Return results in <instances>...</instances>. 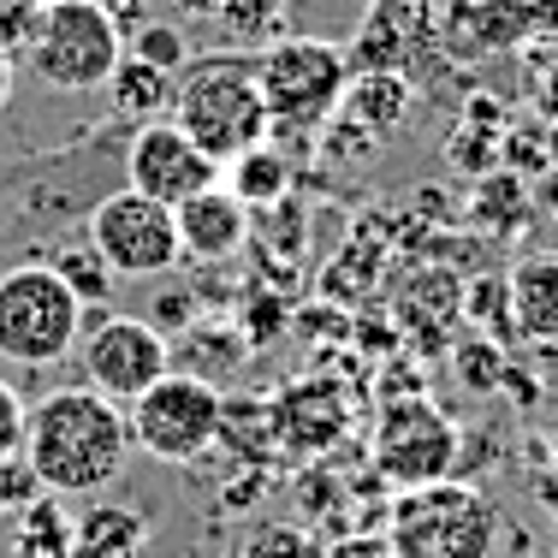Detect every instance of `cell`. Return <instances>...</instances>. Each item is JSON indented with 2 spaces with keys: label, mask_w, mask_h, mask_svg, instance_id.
Wrapping results in <instances>:
<instances>
[{
  "label": "cell",
  "mask_w": 558,
  "mask_h": 558,
  "mask_svg": "<svg viewBox=\"0 0 558 558\" xmlns=\"http://www.w3.org/2000/svg\"><path fill=\"white\" fill-rule=\"evenodd\" d=\"M84 339V303L48 262L0 274V356L19 368H48L77 351Z\"/></svg>",
  "instance_id": "cell-4"
},
{
  "label": "cell",
  "mask_w": 558,
  "mask_h": 558,
  "mask_svg": "<svg viewBox=\"0 0 558 558\" xmlns=\"http://www.w3.org/2000/svg\"><path fill=\"white\" fill-rule=\"evenodd\" d=\"M108 101H113V113L119 119H131V125H143V119H161L172 108V72H161V65H149V60H137L125 48L113 65V77L108 84Z\"/></svg>",
  "instance_id": "cell-20"
},
{
  "label": "cell",
  "mask_w": 558,
  "mask_h": 558,
  "mask_svg": "<svg viewBox=\"0 0 558 558\" xmlns=\"http://www.w3.org/2000/svg\"><path fill=\"white\" fill-rule=\"evenodd\" d=\"M24 416H31V410H24V398L0 380V463L24 451Z\"/></svg>",
  "instance_id": "cell-34"
},
{
  "label": "cell",
  "mask_w": 558,
  "mask_h": 558,
  "mask_svg": "<svg viewBox=\"0 0 558 558\" xmlns=\"http://www.w3.org/2000/svg\"><path fill=\"white\" fill-rule=\"evenodd\" d=\"M256 54L262 48H215V54H191L184 72L172 77V119L220 167L274 131L256 84Z\"/></svg>",
  "instance_id": "cell-2"
},
{
  "label": "cell",
  "mask_w": 558,
  "mask_h": 558,
  "mask_svg": "<svg viewBox=\"0 0 558 558\" xmlns=\"http://www.w3.org/2000/svg\"><path fill=\"white\" fill-rule=\"evenodd\" d=\"M131 54L179 77V72H184V60H191V43H184L179 24H155V19H149L143 31H131Z\"/></svg>",
  "instance_id": "cell-30"
},
{
  "label": "cell",
  "mask_w": 558,
  "mask_h": 558,
  "mask_svg": "<svg viewBox=\"0 0 558 558\" xmlns=\"http://www.w3.org/2000/svg\"><path fill=\"white\" fill-rule=\"evenodd\" d=\"M172 7H179L184 19H215V7H220V0H172Z\"/></svg>",
  "instance_id": "cell-39"
},
{
  "label": "cell",
  "mask_w": 558,
  "mask_h": 558,
  "mask_svg": "<svg viewBox=\"0 0 558 558\" xmlns=\"http://www.w3.org/2000/svg\"><path fill=\"white\" fill-rule=\"evenodd\" d=\"M89 244L125 279H155V274H172L184 262L172 208L143 196V191H131V184H119V191H108L89 208Z\"/></svg>",
  "instance_id": "cell-9"
},
{
  "label": "cell",
  "mask_w": 558,
  "mask_h": 558,
  "mask_svg": "<svg viewBox=\"0 0 558 558\" xmlns=\"http://www.w3.org/2000/svg\"><path fill=\"white\" fill-rule=\"evenodd\" d=\"M475 203H470V215L482 220V226H505V232H523L529 215H535V203H529V179L523 172H511V167H494V172H482L475 179Z\"/></svg>",
  "instance_id": "cell-22"
},
{
  "label": "cell",
  "mask_w": 558,
  "mask_h": 558,
  "mask_svg": "<svg viewBox=\"0 0 558 558\" xmlns=\"http://www.w3.org/2000/svg\"><path fill=\"white\" fill-rule=\"evenodd\" d=\"M12 558H72V511H65L60 494H36L19 511Z\"/></svg>",
  "instance_id": "cell-21"
},
{
  "label": "cell",
  "mask_w": 558,
  "mask_h": 558,
  "mask_svg": "<svg viewBox=\"0 0 558 558\" xmlns=\"http://www.w3.org/2000/svg\"><path fill=\"white\" fill-rule=\"evenodd\" d=\"M36 494H43V482H36V470H31V458H7L0 463V511H24Z\"/></svg>",
  "instance_id": "cell-32"
},
{
  "label": "cell",
  "mask_w": 558,
  "mask_h": 558,
  "mask_svg": "<svg viewBox=\"0 0 558 558\" xmlns=\"http://www.w3.org/2000/svg\"><path fill=\"white\" fill-rule=\"evenodd\" d=\"M119 54H125V31L108 19L101 0H48L36 36L24 43L19 60H31V72L60 96H84L113 77Z\"/></svg>",
  "instance_id": "cell-6"
},
{
  "label": "cell",
  "mask_w": 558,
  "mask_h": 558,
  "mask_svg": "<svg viewBox=\"0 0 558 558\" xmlns=\"http://www.w3.org/2000/svg\"><path fill=\"white\" fill-rule=\"evenodd\" d=\"M529 203H535V215H553L558 220V161H547L535 172V184H529Z\"/></svg>",
  "instance_id": "cell-35"
},
{
  "label": "cell",
  "mask_w": 558,
  "mask_h": 558,
  "mask_svg": "<svg viewBox=\"0 0 558 558\" xmlns=\"http://www.w3.org/2000/svg\"><path fill=\"white\" fill-rule=\"evenodd\" d=\"M505 363H511V356H505V344L499 339H487V333H475L470 344H458V351H451V368H458V387L463 392H499V380H505Z\"/></svg>",
  "instance_id": "cell-27"
},
{
  "label": "cell",
  "mask_w": 558,
  "mask_h": 558,
  "mask_svg": "<svg viewBox=\"0 0 558 558\" xmlns=\"http://www.w3.org/2000/svg\"><path fill=\"white\" fill-rule=\"evenodd\" d=\"M250 351H256V344H250L244 327H232V322H191L179 333V344H172V368H179V375L208 380V387H226V380L250 363Z\"/></svg>",
  "instance_id": "cell-16"
},
{
  "label": "cell",
  "mask_w": 558,
  "mask_h": 558,
  "mask_svg": "<svg viewBox=\"0 0 558 558\" xmlns=\"http://www.w3.org/2000/svg\"><path fill=\"white\" fill-rule=\"evenodd\" d=\"M36 7H48V0H36Z\"/></svg>",
  "instance_id": "cell-42"
},
{
  "label": "cell",
  "mask_w": 558,
  "mask_h": 558,
  "mask_svg": "<svg viewBox=\"0 0 558 558\" xmlns=\"http://www.w3.org/2000/svg\"><path fill=\"white\" fill-rule=\"evenodd\" d=\"M523 96L541 119H558V36L523 48Z\"/></svg>",
  "instance_id": "cell-28"
},
{
  "label": "cell",
  "mask_w": 558,
  "mask_h": 558,
  "mask_svg": "<svg viewBox=\"0 0 558 558\" xmlns=\"http://www.w3.org/2000/svg\"><path fill=\"white\" fill-rule=\"evenodd\" d=\"M125 416H131V446L149 451L155 463H196L220 446L226 392L196 380V375L167 368L149 392L131 398Z\"/></svg>",
  "instance_id": "cell-7"
},
{
  "label": "cell",
  "mask_w": 558,
  "mask_h": 558,
  "mask_svg": "<svg viewBox=\"0 0 558 558\" xmlns=\"http://www.w3.org/2000/svg\"><path fill=\"white\" fill-rule=\"evenodd\" d=\"M101 7H108V19L119 31H143L149 24V0H101Z\"/></svg>",
  "instance_id": "cell-36"
},
{
  "label": "cell",
  "mask_w": 558,
  "mask_h": 558,
  "mask_svg": "<svg viewBox=\"0 0 558 558\" xmlns=\"http://www.w3.org/2000/svg\"><path fill=\"white\" fill-rule=\"evenodd\" d=\"M463 434L428 392H398L375 416V470L392 487H422L458 475Z\"/></svg>",
  "instance_id": "cell-8"
},
{
  "label": "cell",
  "mask_w": 558,
  "mask_h": 558,
  "mask_svg": "<svg viewBox=\"0 0 558 558\" xmlns=\"http://www.w3.org/2000/svg\"><path fill=\"white\" fill-rule=\"evenodd\" d=\"M463 322L487 339H517V322H511V279L505 274H482L463 286Z\"/></svg>",
  "instance_id": "cell-24"
},
{
  "label": "cell",
  "mask_w": 558,
  "mask_h": 558,
  "mask_svg": "<svg viewBox=\"0 0 558 558\" xmlns=\"http://www.w3.org/2000/svg\"><path fill=\"white\" fill-rule=\"evenodd\" d=\"M48 268H54V274L65 279V286L77 291V303H84V310H89V303L108 298L113 279H119V274L108 268V262H101V250H96V244H60L54 256H48Z\"/></svg>",
  "instance_id": "cell-25"
},
{
  "label": "cell",
  "mask_w": 558,
  "mask_h": 558,
  "mask_svg": "<svg viewBox=\"0 0 558 558\" xmlns=\"http://www.w3.org/2000/svg\"><path fill=\"white\" fill-rule=\"evenodd\" d=\"M499 392H511L517 398V404H535V398H541V380L535 375H523V368H511V363H505V380H499Z\"/></svg>",
  "instance_id": "cell-37"
},
{
  "label": "cell",
  "mask_w": 558,
  "mask_h": 558,
  "mask_svg": "<svg viewBox=\"0 0 558 558\" xmlns=\"http://www.w3.org/2000/svg\"><path fill=\"white\" fill-rule=\"evenodd\" d=\"M511 322L517 339L558 344V250H529L511 274Z\"/></svg>",
  "instance_id": "cell-15"
},
{
  "label": "cell",
  "mask_w": 558,
  "mask_h": 558,
  "mask_svg": "<svg viewBox=\"0 0 558 558\" xmlns=\"http://www.w3.org/2000/svg\"><path fill=\"white\" fill-rule=\"evenodd\" d=\"M77 344H84V380L96 392L119 398V404L149 392L172 368V339L161 327H149L143 315H108V322H96Z\"/></svg>",
  "instance_id": "cell-10"
},
{
  "label": "cell",
  "mask_w": 558,
  "mask_h": 558,
  "mask_svg": "<svg viewBox=\"0 0 558 558\" xmlns=\"http://www.w3.org/2000/svg\"><path fill=\"white\" fill-rule=\"evenodd\" d=\"M256 84L274 131H286V137L291 131H322L339 113L344 84H351V54L339 43H322V36H279L256 54Z\"/></svg>",
  "instance_id": "cell-5"
},
{
  "label": "cell",
  "mask_w": 558,
  "mask_h": 558,
  "mask_svg": "<svg viewBox=\"0 0 558 558\" xmlns=\"http://www.w3.org/2000/svg\"><path fill=\"white\" fill-rule=\"evenodd\" d=\"M535 494H541V505H553V511H558V475H553V470L541 475V487H535Z\"/></svg>",
  "instance_id": "cell-40"
},
{
  "label": "cell",
  "mask_w": 558,
  "mask_h": 558,
  "mask_svg": "<svg viewBox=\"0 0 558 558\" xmlns=\"http://www.w3.org/2000/svg\"><path fill=\"white\" fill-rule=\"evenodd\" d=\"M499 505L463 475H440L422 487H398L387 511L392 558H494Z\"/></svg>",
  "instance_id": "cell-3"
},
{
  "label": "cell",
  "mask_w": 558,
  "mask_h": 558,
  "mask_svg": "<svg viewBox=\"0 0 558 558\" xmlns=\"http://www.w3.org/2000/svg\"><path fill=\"white\" fill-rule=\"evenodd\" d=\"M268 434L279 451L291 458H327L344 434H351V404L333 380L310 375V380H291L268 398Z\"/></svg>",
  "instance_id": "cell-12"
},
{
  "label": "cell",
  "mask_w": 558,
  "mask_h": 558,
  "mask_svg": "<svg viewBox=\"0 0 558 558\" xmlns=\"http://www.w3.org/2000/svg\"><path fill=\"white\" fill-rule=\"evenodd\" d=\"M410 113H416V84H410L404 72H387V65H380V72H356L351 84H344L333 119L351 131H363V137H375V143H387L410 125Z\"/></svg>",
  "instance_id": "cell-14"
},
{
  "label": "cell",
  "mask_w": 558,
  "mask_h": 558,
  "mask_svg": "<svg viewBox=\"0 0 558 558\" xmlns=\"http://www.w3.org/2000/svg\"><path fill=\"white\" fill-rule=\"evenodd\" d=\"M125 184L167 208H179L184 196L220 184V161L196 149L179 119H143L137 137L125 143Z\"/></svg>",
  "instance_id": "cell-11"
},
{
  "label": "cell",
  "mask_w": 558,
  "mask_h": 558,
  "mask_svg": "<svg viewBox=\"0 0 558 558\" xmlns=\"http://www.w3.org/2000/svg\"><path fill=\"white\" fill-rule=\"evenodd\" d=\"M149 547V523L131 505L96 499L84 517H72V558H137Z\"/></svg>",
  "instance_id": "cell-18"
},
{
  "label": "cell",
  "mask_w": 558,
  "mask_h": 558,
  "mask_svg": "<svg viewBox=\"0 0 558 558\" xmlns=\"http://www.w3.org/2000/svg\"><path fill=\"white\" fill-rule=\"evenodd\" d=\"M131 416L108 392L84 387H54L31 404L24 416V458H31L43 494L60 499H96L125 475L131 458Z\"/></svg>",
  "instance_id": "cell-1"
},
{
  "label": "cell",
  "mask_w": 558,
  "mask_h": 558,
  "mask_svg": "<svg viewBox=\"0 0 558 558\" xmlns=\"http://www.w3.org/2000/svg\"><path fill=\"white\" fill-rule=\"evenodd\" d=\"M36 19H43L36 0H0V48H7V54H24V43L36 36Z\"/></svg>",
  "instance_id": "cell-33"
},
{
  "label": "cell",
  "mask_w": 558,
  "mask_h": 558,
  "mask_svg": "<svg viewBox=\"0 0 558 558\" xmlns=\"http://www.w3.org/2000/svg\"><path fill=\"white\" fill-rule=\"evenodd\" d=\"M149 327H161V333H184V327L196 322V291L191 286H167V291H155V310L143 315Z\"/></svg>",
  "instance_id": "cell-31"
},
{
  "label": "cell",
  "mask_w": 558,
  "mask_h": 558,
  "mask_svg": "<svg viewBox=\"0 0 558 558\" xmlns=\"http://www.w3.org/2000/svg\"><path fill=\"white\" fill-rule=\"evenodd\" d=\"M215 24L232 36V48H268L286 36V0H220Z\"/></svg>",
  "instance_id": "cell-23"
},
{
  "label": "cell",
  "mask_w": 558,
  "mask_h": 558,
  "mask_svg": "<svg viewBox=\"0 0 558 558\" xmlns=\"http://www.w3.org/2000/svg\"><path fill=\"white\" fill-rule=\"evenodd\" d=\"M172 220H179L184 262H208V268L232 262L238 250H244V238H250V208L238 203L226 184H208V191L184 196V203L172 208Z\"/></svg>",
  "instance_id": "cell-13"
},
{
  "label": "cell",
  "mask_w": 558,
  "mask_h": 558,
  "mask_svg": "<svg viewBox=\"0 0 558 558\" xmlns=\"http://www.w3.org/2000/svg\"><path fill=\"white\" fill-rule=\"evenodd\" d=\"M226 172V191L238 196L244 208H268V203H279V196L291 191V155L279 149L274 137H262V143H250L244 155H232V161L220 167Z\"/></svg>",
  "instance_id": "cell-19"
},
{
  "label": "cell",
  "mask_w": 558,
  "mask_h": 558,
  "mask_svg": "<svg viewBox=\"0 0 558 558\" xmlns=\"http://www.w3.org/2000/svg\"><path fill=\"white\" fill-rule=\"evenodd\" d=\"M446 161H451V172H470V179L494 172L499 167V125H475V119H463V131L446 143Z\"/></svg>",
  "instance_id": "cell-29"
},
{
  "label": "cell",
  "mask_w": 558,
  "mask_h": 558,
  "mask_svg": "<svg viewBox=\"0 0 558 558\" xmlns=\"http://www.w3.org/2000/svg\"><path fill=\"white\" fill-rule=\"evenodd\" d=\"M547 161H558V119H547Z\"/></svg>",
  "instance_id": "cell-41"
},
{
  "label": "cell",
  "mask_w": 558,
  "mask_h": 558,
  "mask_svg": "<svg viewBox=\"0 0 558 558\" xmlns=\"http://www.w3.org/2000/svg\"><path fill=\"white\" fill-rule=\"evenodd\" d=\"M398 315H404L410 339H422V351H440V339L463 322V279H458V274H446V268H422V274H410Z\"/></svg>",
  "instance_id": "cell-17"
},
{
  "label": "cell",
  "mask_w": 558,
  "mask_h": 558,
  "mask_svg": "<svg viewBox=\"0 0 558 558\" xmlns=\"http://www.w3.org/2000/svg\"><path fill=\"white\" fill-rule=\"evenodd\" d=\"M12 77H19V54H7V48H0V108L12 101Z\"/></svg>",
  "instance_id": "cell-38"
},
{
  "label": "cell",
  "mask_w": 558,
  "mask_h": 558,
  "mask_svg": "<svg viewBox=\"0 0 558 558\" xmlns=\"http://www.w3.org/2000/svg\"><path fill=\"white\" fill-rule=\"evenodd\" d=\"M238 558H327V541L303 523H262L244 535Z\"/></svg>",
  "instance_id": "cell-26"
}]
</instances>
